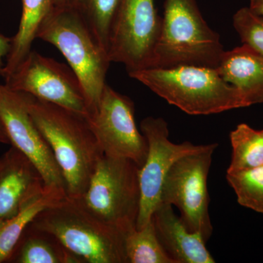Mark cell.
Here are the masks:
<instances>
[{
    "label": "cell",
    "mask_w": 263,
    "mask_h": 263,
    "mask_svg": "<svg viewBox=\"0 0 263 263\" xmlns=\"http://www.w3.org/2000/svg\"><path fill=\"white\" fill-rule=\"evenodd\" d=\"M23 95L32 120L61 169L67 196L79 198L104 155L87 119L60 105Z\"/></svg>",
    "instance_id": "cell-1"
},
{
    "label": "cell",
    "mask_w": 263,
    "mask_h": 263,
    "mask_svg": "<svg viewBox=\"0 0 263 263\" xmlns=\"http://www.w3.org/2000/svg\"><path fill=\"white\" fill-rule=\"evenodd\" d=\"M37 38L61 51L82 85L89 114L94 111L107 84L111 62L79 7L73 4L52 8Z\"/></svg>",
    "instance_id": "cell-2"
},
{
    "label": "cell",
    "mask_w": 263,
    "mask_h": 263,
    "mask_svg": "<svg viewBox=\"0 0 263 263\" xmlns=\"http://www.w3.org/2000/svg\"><path fill=\"white\" fill-rule=\"evenodd\" d=\"M129 76L190 115H209L249 106L243 94L226 82L216 68L152 67Z\"/></svg>",
    "instance_id": "cell-3"
},
{
    "label": "cell",
    "mask_w": 263,
    "mask_h": 263,
    "mask_svg": "<svg viewBox=\"0 0 263 263\" xmlns=\"http://www.w3.org/2000/svg\"><path fill=\"white\" fill-rule=\"evenodd\" d=\"M224 51L219 34L204 20L195 0L164 1L162 31L152 67L217 68Z\"/></svg>",
    "instance_id": "cell-4"
},
{
    "label": "cell",
    "mask_w": 263,
    "mask_h": 263,
    "mask_svg": "<svg viewBox=\"0 0 263 263\" xmlns=\"http://www.w3.org/2000/svg\"><path fill=\"white\" fill-rule=\"evenodd\" d=\"M30 226L53 235L85 263H127L124 233L99 221L68 196L40 213Z\"/></svg>",
    "instance_id": "cell-5"
},
{
    "label": "cell",
    "mask_w": 263,
    "mask_h": 263,
    "mask_svg": "<svg viewBox=\"0 0 263 263\" xmlns=\"http://www.w3.org/2000/svg\"><path fill=\"white\" fill-rule=\"evenodd\" d=\"M139 171L132 160L104 155L86 191L74 200L99 221L124 233L136 228L141 206Z\"/></svg>",
    "instance_id": "cell-6"
},
{
    "label": "cell",
    "mask_w": 263,
    "mask_h": 263,
    "mask_svg": "<svg viewBox=\"0 0 263 263\" xmlns=\"http://www.w3.org/2000/svg\"><path fill=\"white\" fill-rule=\"evenodd\" d=\"M217 143L181 157L170 169L161 191L160 202L179 209L189 230L200 233L205 241L212 237L207 181Z\"/></svg>",
    "instance_id": "cell-7"
},
{
    "label": "cell",
    "mask_w": 263,
    "mask_h": 263,
    "mask_svg": "<svg viewBox=\"0 0 263 263\" xmlns=\"http://www.w3.org/2000/svg\"><path fill=\"white\" fill-rule=\"evenodd\" d=\"M162 25L155 0H121L109 37L110 62L128 74L152 67Z\"/></svg>",
    "instance_id": "cell-8"
},
{
    "label": "cell",
    "mask_w": 263,
    "mask_h": 263,
    "mask_svg": "<svg viewBox=\"0 0 263 263\" xmlns=\"http://www.w3.org/2000/svg\"><path fill=\"white\" fill-rule=\"evenodd\" d=\"M86 119L104 155L143 167L148 143L137 127L135 104L129 97L105 85L96 108Z\"/></svg>",
    "instance_id": "cell-9"
},
{
    "label": "cell",
    "mask_w": 263,
    "mask_h": 263,
    "mask_svg": "<svg viewBox=\"0 0 263 263\" xmlns=\"http://www.w3.org/2000/svg\"><path fill=\"white\" fill-rule=\"evenodd\" d=\"M5 85L86 117L89 114L82 85L72 68L37 52L30 51Z\"/></svg>",
    "instance_id": "cell-10"
},
{
    "label": "cell",
    "mask_w": 263,
    "mask_h": 263,
    "mask_svg": "<svg viewBox=\"0 0 263 263\" xmlns=\"http://www.w3.org/2000/svg\"><path fill=\"white\" fill-rule=\"evenodd\" d=\"M141 130L148 143L145 163L139 171L141 206L136 229L146 226L160 203L161 191L166 176L175 162L184 156L205 149L209 144L191 142L174 143L169 140L167 123L162 118L149 117L141 122Z\"/></svg>",
    "instance_id": "cell-11"
},
{
    "label": "cell",
    "mask_w": 263,
    "mask_h": 263,
    "mask_svg": "<svg viewBox=\"0 0 263 263\" xmlns=\"http://www.w3.org/2000/svg\"><path fill=\"white\" fill-rule=\"evenodd\" d=\"M0 118L10 145L18 148L35 165L45 185L63 189L66 191L61 169L51 146L32 120L23 93L13 91L1 84Z\"/></svg>",
    "instance_id": "cell-12"
},
{
    "label": "cell",
    "mask_w": 263,
    "mask_h": 263,
    "mask_svg": "<svg viewBox=\"0 0 263 263\" xmlns=\"http://www.w3.org/2000/svg\"><path fill=\"white\" fill-rule=\"evenodd\" d=\"M45 186L35 165L11 146L0 157V226L15 216L24 203L39 195Z\"/></svg>",
    "instance_id": "cell-13"
},
{
    "label": "cell",
    "mask_w": 263,
    "mask_h": 263,
    "mask_svg": "<svg viewBox=\"0 0 263 263\" xmlns=\"http://www.w3.org/2000/svg\"><path fill=\"white\" fill-rule=\"evenodd\" d=\"M152 220L160 240L167 255L174 263H214L201 235L189 230L173 205L160 202L156 208Z\"/></svg>",
    "instance_id": "cell-14"
},
{
    "label": "cell",
    "mask_w": 263,
    "mask_h": 263,
    "mask_svg": "<svg viewBox=\"0 0 263 263\" xmlns=\"http://www.w3.org/2000/svg\"><path fill=\"white\" fill-rule=\"evenodd\" d=\"M219 75L240 92L249 106L263 103V54L247 44L224 51Z\"/></svg>",
    "instance_id": "cell-15"
},
{
    "label": "cell",
    "mask_w": 263,
    "mask_h": 263,
    "mask_svg": "<svg viewBox=\"0 0 263 263\" xmlns=\"http://www.w3.org/2000/svg\"><path fill=\"white\" fill-rule=\"evenodd\" d=\"M8 263H85L47 232L26 228L19 238Z\"/></svg>",
    "instance_id": "cell-16"
},
{
    "label": "cell",
    "mask_w": 263,
    "mask_h": 263,
    "mask_svg": "<svg viewBox=\"0 0 263 263\" xmlns=\"http://www.w3.org/2000/svg\"><path fill=\"white\" fill-rule=\"evenodd\" d=\"M22 14L18 30L13 37L11 48L0 72L5 81L28 56L33 41L43 21L53 8V0H22Z\"/></svg>",
    "instance_id": "cell-17"
},
{
    "label": "cell",
    "mask_w": 263,
    "mask_h": 263,
    "mask_svg": "<svg viewBox=\"0 0 263 263\" xmlns=\"http://www.w3.org/2000/svg\"><path fill=\"white\" fill-rule=\"evenodd\" d=\"M67 196L63 189L46 186L39 195L24 203L15 216L3 223L0 226V263L7 262L22 233L34 218Z\"/></svg>",
    "instance_id": "cell-18"
},
{
    "label": "cell",
    "mask_w": 263,
    "mask_h": 263,
    "mask_svg": "<svg viewBox=\"0 0 263 263\" xmlns=\"http://www.w3.org/2000/svg\"><path fill=\"white\" fill-rule=\"evenodd\" d=\"M124 247L127 263H174L161 245L152 219L141 229L125 232Z\"/></svg>",
    "instance_id": "cell-19"
},
{
    "label": "cell",
    "mask_w": 263,
    "mask_h": 263,
    "mask_svg": "<svg viewBox=\"0 0 263 263\" xmlns=\"http://www.w3.org/2000/svg\"><path fill=\"white\" fill-rule=\"evenodd\" d=\"M232 157L228 171L254 168L263 165V129L256 130L240 124L230 133Z\"/></svg>",
    "instance_id": "cell-20"
},
{
    "label": "cell",
    "mask_w": 263,
    "mask_h": 263,
    "mask_svg": "<svg viewBox=\"0 0 263 263\" xmlns=\"http://www.w3.org/2000/svg\"><path fill=\"white\" fill-rule=\"evenodd\" d=\"M227 180L234 190L240 205L263 214V165L228 171Z\"/></svg>",
    "instance_id": "cell-21"
},
{
    "label": "cell",
    "mask_w": 263,
    "mask_h": 263,
    "mask_svg": "<svg viewBox=\"0 0 263 263\" xmlns=\"http://www.w3.org/2000/svg\"><path fill=\"white\" fill-rule=\"evenodd\" d=\"M120 2L121 0H76L75 3L107 51L110 29Z\"/></svg>",
    "instance_id": "cell-22"
},
{
    "label": "cell",
    "mask_w": 263,
    "mask_h": 263,
    "mask_svg": "<svg viewBox=\"0 0 263 263\" xmlns=\"http://www.w3.org/2000/svg\"><path fill=\"white\" fill-rule=\"evenodd\" d=\"M233 27L243 44L263 54V17L255 14L249 7H245L233 15Z\"/></svg>",
    "instance_id": "cell-23"
},
{
    "label": "cell",
    "mask_w": 263,
    "mask_h": 263,
    "mask_svg": "<svg viewBox=\"0 0 263 263\" xmlns=\"http://www.w3.org/2000/svg\"><path fill=\"white\" fill-rule=\"evenodd\" d=\"M13 37H5L0 33V72L5 66L4 59L8 57L11 48Z\"/></svg>",
    "instance_id": "cell-24"
},
{
    "label": "cell",
    "mask_w": 263,
    "mask_h": 263,
    "mask_svg": "<svg viewBox=\"0 0 263 263\" xmlns=\"http://www.w3.org/2000/svg\"><path fill=\"white\" fill-rule=\"evenodd\" d=\"M249 8L255 14L263 17V0H250Z\"/></svg>",
    "instance_id": "cell-25"
},
{
    "label": "cell",
    "mask_w": 263,
    "mask_h": 263,
    "mask_svg": "<svg viewBox=\"0 0 263 263\" xmlns=\"http://www.w3.org/2000/svg\"><path fill=\"white\" fill-rule=\"evenodd\" d=\"M0 143L10 144L9 138H8L7 132L5 130L4 124L2 122L1 118H0Z\"/></svg>",
    "instance_id": "cell-26"
},
{
    "label": "cell",
    "mask_w": 263,
    "mask_h": 263,
    "mask_svg": "<svg viewBox=\"0 0 263 263\" xmlns=\"http://www.w3.org/2000/svg\"><path fill=\"white\" fill-rule=\"evenodd\" d=\"M76 0H53V8L75 4Z\"/></svg>",
    "instance_id": "cell-27"
}]
</instances>
